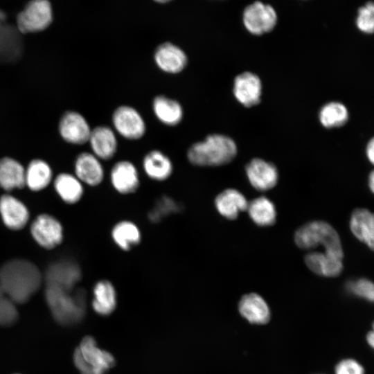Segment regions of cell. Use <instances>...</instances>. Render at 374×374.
<instances>
[{
  "label": "cell",
  "mask_w": 374,
  "mask_h": 374,
  "mask_svg": "<svg viewBox=\"0 0 374 374\" xmlns=\"http://www.w3.org/2000/svg\"><path fill=\"white\" fill-rule=\"evenodd\" d=\"M42 276L38 267L24 259H12L0 267V283L5 295L15 303H24L41 286Z\"/></svg>",
  "instance_id": "1"
},
{
  "label": "cell",
  "mask_w": 374,
  "mask_h": 374,
  "mask_svg": "<svg viewBox=\"0 0 374 374\" xmlns=\"http://www.w3.org/2000/svg\"><path fill=\"white\" fill-rule=\"evenodd\" d=\"M45 299L53 318L60 324L77 323L85 314L86 294L81 289L66 290L46 285Z\"/></svg>",
  "instance_id": "2"
},
{
  "label": "cell",
  "mask_w": 374,
  "mask_h": 374,
  "mask_svg": "<svg viewBox=\"0 0 374 374\" xmlns=\"http://www.w3.org/2000/svg\"><path fill=\"white\" fill-rule=\"evenodd\" d=\"M236 154L237 146L231 138L213 134L193 143L187 151V158L197 166H220L231 162Z\"/></svg>",
  "instance_id": "3"
},
{
  "label": "cell",
  "mask_w": 374,
  "mask_h": 374,
  "mask_svg": "<svg viewBox=\"0 0 374 374\" xmlns=\"http://www.w3.org/2000/svg\"><path fill=\"white\" fill-rule=\"evenodd\" d=\"M294 241L303 249L322 247L324 251L344 258L340 238L336 230L328 222L315 220L299 227L295 232Z\"/></svg>",
  "instance_id": "4"
},
{
  "label": "cell",
  "mask_w": 374,
  "mask_h": 374,
  "mask_svg": "<svg viewBox=\"0 0 374 374\" xmlns=\"http://www.w3.org/2000/svg\"><path fill=\"white\" fill-rule=\"evenodd\" d=\"M73 361L81 374H105L116 363L114 356L99 348L91 336L82 339L74 351Z\"/></svg>",
  "instance_id": "5"
},
{
  "label": "cell",
  "mask_w": 374,
  "mask_h": 374,
  "mask_svg": "<svg viewBox=\"0 0 374 374\" xmlns=\"http://www.w3.org/2000/svg\"><path fill=\"white\" fill-rule=\"evenodd\" d=\"M53 11L48 0H32L19 13L17 28L21 33H37L51 24Z\"/></svg>",
  "instance_id": "6"
},
{
  "label": "cell",
  "mask_w": 374,
  "mask_h": 374,
  "mask_svg": "<svg viewBox=\"0 0 374 374\" xmlns=\"http://www.w3.org/2000/svg\"><path fill=\"white\" fill-rule=\"evenodd\" d=\"M30 233L34 240L46 249H52L63 240V227L54 216L43 213L31 223Z\"/></svg>",
  "instance_id": "7"
},
{
  "label": "cell",
  "mask_w": 374,
  "mask_h": 374,
  "mask_svg": "<svg viewBox=\"0 0 374 374\" xmlns=\"http://www.w3.org/2000/svg\"><path fill=\"white\" fill-rule=\"evenodd\" d=\"M112 123L116 132L130 140L141 139L146 131L145 123L140 113L128 105L119 106L114 110Z\"/></svg>",
  "instance_id": "8"
},
{
  "label": "cell",
  "mask_w": 374,
  "mask_h": 374,
  "mask_svg": "<svg viewBox=\"0 0 374 374\" xmlns=\"http://www.w3.org/2000/svg\"><path fill=\"white\" fill-rule=\"evenodd\" d=\"M81 277V269L78 263L71 260H60L48 265L44 279L46 285L73 290Z\"/></svg>",
  "instance_id": "9"
},
{
  "label": "cell",
  "mask_w": 374,
  "mask_h": 374,
  "mask_svg": "<svg viewBox=\"0 0 374 374\" xmlns=\"http://www.w3.org/2000/svg\"><path fill=\"white\" fill-rule=\"evenodd\" d=\"M277 21L274 8L269 5L256 1L247 6L243 13L246 28L253 35H262L271 31Z\"/></svg>",
  "instance_id": "10"
},
{
  "label": "cell",
  "mask_w": 374,
  "mask_h": 374,
  "mask_svg": "<svg viewBox=\"0 0 374 374\" xmlns=\"http://www.w3.org/2000/svg\"><path fill=\"white\" fill-rule=\"evenodd\" d=\"M91 129L87 119L75 111L65 112L59 121L58 132L62 139L73 145L88 142Z\"/></svg>",
  "instance_id": "11"
},
{
  "label": "cell",
  "mask_w": 374,
  "mask_h": 374,
  "mask_svg": "<svg viewBox=\"0 0 374 374\" xmlns=\"http://www.w3.org/2000/svg\"><path fill=\"white\" fill-rule=\"evenodd\" d=\"M0 215L4 225L12 231L22 229L29 220V211L19 199L9 194L0 197Z\"/></svg>",
  "instance_id": "12"
},
{
  "label": "cell",
  "mask_w": 374,
  "mask_h": 374,
  "mask_svg": "<svg viewBox=\"0 0 374 374\" xmlns=\"http://www.w3.org/2000/svg\"><path fill=\"white\" fill-rule=\"evenodd\" d=\"M245 170L251 185L258 190H269L277 184V168L273 163L262 159H251L246 166Z\"/></svg>",
  "instance_id": "13"
},
{
  "label": "cell",
  "mask_w": 374,
  "mask_h": 374,
  "mask_svg": "<svg viewBox=\"0 0 374 374\" xmlns=\"http://www.w3.org/2000/svg\"><path fill=\"white\" fill-rule=\"evenodd\" d=\"M233 92L237 100L244 107H250L260 101L262 84L259 77L251 72H244L234 80Z\"/></svg>",
  "instance_id": "14"
},
{
  "label": "cell",
  "mask_w": 374,
  "mask_h": 374,
  "mask_svg": "<svg viewBox=\"0 0 374 374\" xmlns=\"http://www.w3.org/2000/svg\"><path fill=\"white\" fill-rule=\"evenodd\" d=\"M110 181L114 190L122 195H130L139 187V172L130 161L123 160L116 162L110 172Z\"/></svg>",
  "instance_id": "15"
},
{
  "label": "cell",
  "mask_w": 374,
  "mask_h": 374,
  "mask_svg": "<svg viewBox=\"0 0 374 374\" xmlns=\"http://www.w3.org/2000/svg\"><path fill=\"white\" fill-rule=\"evenodd\" d=\"M154 59L161 71L172 74L182 71L188 63V57L185 52L170 42H165L157 46Z\"/></svg>",
  "instance_id": "16"
},
{
  "label": "cell",
  "mask_w": 374,
  "mask_h": 374,
  "mask_svg": "<svg viewBox=\"0 0 374 374\" xmlns=\"http://www.w3.org/2000/svg\"><path fill=\"white\" fill-rule=\"evenodd\" d=\"M74 171L75 177L82 184L90 186L99 185L105 175L100 159L88 152H83L76 157Z\"/></svg>",
  "instance_id": "17"
},
{
  "label": "cell",
  "mask_w": 374,
  "mask_h": 374,
  "mask_svg": "<svg viewBox=\"0 0 374 374\" xmlns=\"http://www.w3.org/2000/svg\"><path fill=\"white\" fill-rule=\"evenodd\" d=\"M343 258L326 251H311L305 256L308 267L317 275L326 277L339 276L344 268Z\"/></svg>",
  "instance_id": "18"
},
{
  "label": "cell",
  "mask_w": 374,
  "mask_h": 374,
  "mask_svg": "<svg viewBox=\"0 0 374 374\" xmlns=\"http://www.w3.org/2000/svg\"><path fill=\"white\" fill-rule=\"evenodd\" d=\"M89 143L92 154L103 160L112 159L117 150V139L109 127L101 125L91 130Z\"/></svg>",
  "instance_id": "19"
},
{
  "label": "cell",
  "mask_w": 374,
  "mask_h": 374,
  "mask_svg": "<svg viewBox=\"0 0 374 374\" xmlns=\"http://www.w3.org/2000/svg\"><path fill=\"white\" fill-rule=\"evenodd\" d=\"M217 211L228 220H235L239 213L247 210L248 202L244 195L235 188L220 193L214 200Z\"/></svg>",
  "instance_id": "20"
},
{
  "label": "cell",
  "mask_w": 374,
  "mask_h": 374,
  "mask_svg": "<svg viewBox=\"0 0 374 374\" xmlns=\"http://www.w3.org/2000/svg\"><path fill=\"white\" fill-rule=\"evenodd\" d=\"M238 310L251 323L265 324L270 319V311L266 301L256 293L242 296L238 303Z\"/></svg>",
  "instance_id": "21"
},
{
  "label": "cell",
  "mask_w": 374,
  "mask_h": 374,
  "mask_svg": "<svg viewBox=\"0 0 374 374\" xmlns=\"http://www.w3.org/2000/svg\"><path fill=\"white\" fill-rule=\"evenodd\" d=\"M17 28L0 24V62L8 63L18 60L22 53V40Z\"/></svg>",
  "instance_id": "22"
},
{
  "label": "cell",
  "mask_w": 374,
  "mask_h": 374,
  "mask_svg": "<svg viewBox=\"0 0 374 374\" xmlns=\"http://www.w3.org/2000/svg\"><path fill=\"white\" fill-rule=\"evenodd\" d=\"M350 228L353 234L371 249L374 247V217L366 208H356L351 214Z\"/></svg>",
  "instance_id": "23"
},
{
  "label": "cell",
  "mask_w": 374,
  "mask_h": 374,
  "mask_svg": "<svg viewBox=\"0 0 374 374\" xmlns=\"http://www.w3.org/2000/svg\"><path fill=\"white\" fill-rule=\"evenodd\" d=\"M143 168L149 178L161 181L170 177L173 166L166 154L160 150H154L145 155L143 159Z\"/></svg>",
  "instance_id": "24"
},
{
  "label": "cell",
  "mask_w": 374,
  "mask_h": 374,
  "mask_svg": "<svg viewBox=\"0 0 374 374\" xmlns=\"http://www.w3.org/2000/svg\"><path fill=\"white\" fill-rule=\"evenodd\" d=\"M25 186V168L14 158L6 157L0 159V187L6 191Z\"/></svg>",
  "instance_id": "25"
},
{
  "label": "cell",
  "mask_w": 374,
  "mask_h": 374,
  "mask_svg": "<svg viewBox=\"0 0 374 374\" xmlns=\"http://www.w3.org/2000/svg\"><path fill=\"white\" fill-rule=\"evenodd\" d=\"M92 308L100 315L112 314L116 307V292L108 280H98L93 288Z\"/></svg>",
  "instance_id": "26"
},
{
  "label": "cell",
  "mask_w": 374,
  "mask_h": 374,
  "mask_svg": "<svg viewBox=\"0 0 374 374\" xmlns=\"http://www.w3.org/2000/svg\"><path fill=\"white\" fill-rule=\"evenodd\" d=\"M52 178L51 167L43 159H33L25 168V186L32 191L44 190L50 184Z\"/></svg>",
  "instance_id": "27"
},
{
  "label": "cell",
  "mask_w": 374,
  "mask_h": 374,
  "mask_svg": "<svg viewBox=\"0 0 374 374\" xmlns=\"http://www.w3.org/2000/svg\"><path fill=\"white\" fill-rule=\"evenodd\" d=\"M152 109L158 120L166 125H177L183 118L184 112L181 104L163 95L154 98Z\"/></svg>",
  "instance_id": "28"
},
{
  "label": "cell",
  "mask_w": 374,
  "mask_h": 374,
  "mask_svg": "<svg viewBox=\"0 0 374 374\" xmlns=\"http://www.w3.org/2000/svg\"><path fill=\"white\" fill-rule=\"evenodd\" d=\"M111 236L115 244L127 251L138 245L141 240V233L138 226L130 220H121L113 226Z\"/></svg>",
  "instance_id": "29"
},
{
  "label": "cell",
  "mask_w": 374,
  "mask_h": 374,
  "mask_svg": "<svg viewBox=\"0 0 374 374\" xmlns=\"http://www.w3.org/2000/svg\"><path fill=\"white\" fill-rule=\"evenodd\" d=\"M54 188L60 197L66 203L74 204L82 197L84 188L82 183L70 173H60L54 179Z\"/></svg>",
  "instance_id": "30"
},
{
  "label": "cell",
  "mask_w": 374,
  "mask_h": 374,
  "mask_svg": "<svg viewBox=\"0 0 374 374\" xmlns=\"http://www.w3.org/2000/svg\"><path fill=\"white\" fill-rule=\"evenodd\" d=\"M247 210L253 222L258 226H267L276 222V211L274 203L265 196L248 202Z\"/></svg>",
  "instance_id": "31"
},
{
  "label": "cell",
  "mask_w": 374,
  "mask_h": 374,
  "mask_svg": "<svg viewBox=\"0 0 374 374\" xmlns=\"http://www.w3.org/2000/svg\"><path fill=\"white\" fill-rule=\"evenodd\" d=\"M348 112L344 105L339 102L326 104L319 112V120L326 128L338 127L348 121Z\"/></svg>",
  "instance_id": "32"
},
{
  "label": "cell",
  "mask_w": 374,
  "mask_h": 374,
  "mask_svg": "<svg viewBox=\"0 0 374 374\" xmlns=\"http://www.w3.org/2000/svg\"><path fill=\"white\" fill-rule=\"evenodd\" d=\"M181 207L180 204L168 196H162L155 202L148 212V219L152 223H157L167 216L179 213Z\"/></svg>",
  "instance_id": "33"
},
{
  "label": "cell",
  "mask_w": 374,
  "mask_h": 374,
  "mask_svg": "<svg viewBox=\"0 0 374 374\" xmlns=\"http://www.w3.org/2000/svg\"><path fill=\"white\" fill-rule=\"evenodd\" d=\"M347 290L354 295L373 302L374 299L373 283L366 278H359L348 281L346 284Z\"/></svg>",
  "instance_id": "34"
},
{
  "label": "cell",
  "mask_w": 374,
  "mask_h": 374,
  "mask_svg": "<svg viewBox=\"0 0 374 374\" xmlns=\"http://www.w3.org/2000/svg\"><path fill=\"white\" fill-rule=\"evenodd\" d=\"M358 28L366 33H372L374 29V6L372 2L367 3L358 10L357 18Z\"/></svg>",
  "instance_id": "35"
},
{
  "label": "cell",
  "mask_w": 374,
  "mask_h": 374,
  "mask_svg": "<svg viewBox=\"0 0 374 374\" xmlns=\"http://www.w3.org/2000/svg\"><path fill=\"white\" fill-rule=\"evenodd\" d=\"M18 318L15 303L9 298L0 299V326H8L13 324Z\"/></svg>",
  "instance_id": "36"
},
{
  "label": "cell",
  "mask_w": 374,
  "mask_h": 374,
  "mask_svg": "<svg viewBox=\"0 0 374 374\" xmlns=\"http://www.w3.org/2000/svg\"><path fill=\"white\" fill-rule=\"evenodd\" d=\"M336 374H364V368L355 360L348 359L341 361L335 368Z\"/></svg>",
  "instance_id": "37"
},
{
  "label": "cell",
  "mask_w": 374,
  "mask_h": 374,
  "mask_svg": "<svg viewBox=\"0 0 374 374\" xmlns=\"http://www.w3.org/2000/svg\"><path fill=\"white\" fill-rule=\"evenodd\" d=\"M366 153L371 163L374 162V140L371 139L366 146Z\"/></svg>",
  "instance_id": "38"
},
{
  "label": "cell",
  "mask_w": 374,
  "mask_h": 374,
  "mask_svg": "<svg viewBox=\"0 0 374 374\" xmlns=\"http://www.w3.org/2000/svg\"><path fill=\"white\" fill-rule=\"evenodd\" d=\"M368 186L371 192H373L374 190V173L373 171L370 173L368 176Z\"/></svg>",
  "instance_id": "39"
},
{
  "label": "cell",
  "mask_w": 374,
  "mask_h": 374,
  "mask_svg": "<svg viewBox=\"0 0 374 374\" xmlns=\"http://www.w3.org/2000/svg\"><path fill=\"white\" fill-rule=\"evenodd\" d=\"M366 340H367L368 344L371 347H373V345H374V334H373V331H371V332H369L368 333V335L366 336Z\"/></svg>",
  "instance_id": "40"
},
{
  "label": "cell",
  "mask_w": 374,
  "mask_h": 374,
  "mask_svg": "<svg viewBox=\"0 0 374 374\" xmlns=\"http://www.w3.org/2000/svg\"><path fill=\"white\" fill-rule=\"evenodd\" d=\"M4 296H5V294H4L3 290L2 288V286H1V285L0 283V299L1 298L4 297Z\"/></svg>",
  "instance_id": "41"
},
{
  "label": "cell",
  "mask_w": 374,
  "mask_h": 374,
  "mask_svg": "<svg viewBox=\"0 0 374 374\" xmlns=\"http://www.w3.org/2000/svg\"><path fill=\"white\" fill-rule=\"evenodd\" d=\"M154 1L157 2V3H168L172 0H154Z\"/></svg>",
  "instance_id": "42"
},
{
  "label": "cell",
  "mask_w": 374,
  "mask_h": 374,
  "mask_svg": "<svg viewBox=\"0 0 374 374\" xmlns=\"http://www.w3.org/2000/svg\"></svg>",
  "instance_id": "43"
}]
</instances>
